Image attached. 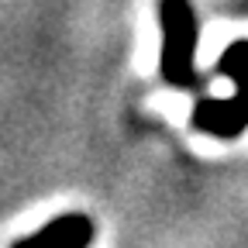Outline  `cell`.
Segmentation results:
<instances>
[{
	"instance_id": "2",
	"label": "cell",
	"mask_w": 248,
	"mask_h": 248,
	"mask_svg": "<svg viewBox=\"0 0 248 248\" xmlns=\"http://www.w3.org/2000/svg\"><path fill=\"white\" fill-rule=\"evenodd\" d=\"M159 31H162V55L159 73L176 90H193L203 83V76L193 66L200 24L190 0H159Z\"/></svg>"
},
{
	"instance_id": "3",
	"label": "cell",
	"mask_w": 248,
	"mask_h": 248,
	"mask_svg": "<svg viewBox=\"0 0 248 248\" xmlns=\"http://www.w3.org/2000/svg\"><path fill=\"white\" fill-rule=\"evenodd\" d=\"M93 241V221L86 214H62L52 217L35 234L17 238L11 248H90Z\"/></svg>"
},
{
	"instance_id": "1",
	"label": "cell",
	"mask_w": 248,
	"mask_h": 248,
	"mask_svg": "<svg viewBox=\"0 0 248 248\" xmlns=\"http://www.w3.org/2000/svg\"><path fill=\"white\" fill-rule=\"evenodd\" d=\"M214 73L234 79V86H238L234 97H228V100H214V97L197 100L190 121H193L197 131H203L210 138L234 141L238 135L248 131V38L231 42L228 52L217 59Z\"/></svg>"
}]
</instances>
